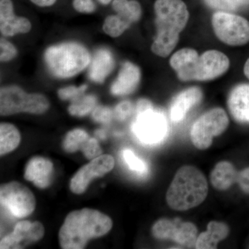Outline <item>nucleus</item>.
<instances>
[{
  "label": "nucleus",
  "instance_id": "f257e3e1",
  "mask_svg": "<svg viewBox=\"0 0 249 249\" xmlns=\"http://www.w3.org/2000/svg\"><path fill=\"white\" fill-rule=\"evenodd\" d=\"M112 226L111 218L97 210L85 208L72 211L59 231V243L63 249H84L91 239L110 231Z\"/></svg>",
  "mask_w": 249,
  "mask_h": 249
},
{
  "label": "nucleus",
  "instance_id": "f03ea898",
  "mask_svg": "<svg viewBox=\"0 0 249 249\" xmlns=\"http://www.w3.org/2000/svg\"><path fill=\"white\" fill-rule=\"evenodd\" d=\"M154 10L157 34L151 50L157 56L166 58L178 45L189 19V11L182 0H156Z\"/></svg>",
  "mask_w": 249,
  "mask_h": 249
},
{
  "label": "nucleus",
  "instance_id": "7ed1b4c3",
  "mask_svg": "<svg viewBox=\"0 0 249 249\" xmlns=\"http://www.w3.org/2000/svg\"><path fill=\"white\" fill-rule=\"evenodd\" d=\"M170 65L181 81H209L225 73L230 60L219 51H206L199 55L195 49L183 48L172 55Z\"/></svg>",
  "mask_w": 249,
  "mask_h": 249
},
{
  "label": "nucleus",
  "instance_id": "20e7f679",
  "mask_svg": "<svg viewBox=\"0 0 249 249\" xmlns=\"http://www.w3.org/2000/svg\"><path fill=\"white\" fill-rule=\"evenodd\" d=\"M207 180L196 167L184 165L178 170L166 193L172 209L184 211L204 202L208 196Z\"/></svg>",
  "mask_w": 249,
  "mask_h": 249
},
{
  "label": "nucleus",
  "instance_id": "39448f33",
  "mask_svg": "<svg viewBox=\"0 0 249 249\" xmlns=\"http://www.w3.org/2000/svg\"><path fill=\"white\" fill-rule=\"evenodd\" d=\"M91 57L89 49L83 44L66 41L47 47L43 60L52 76L58 79H68L88 69Z\"/></svg>",
  "mask_w": 249,
  "mask_h": 249
},
{
  "label": "nucleus",
  "instance_id": "423d86ee",
  "mask_svg": "<svg viewBox=\"0 0 249 249\" xmlns=\"http://www.w3.org/2000/svg\"><path fill=\"white\" fill-rule=\"evenodd\" d=\"M50 103L45 95L27 93L16 85H4L0 89V115L9 116L19 114L41 115L47 112Z\"/></svg>",
  "mask_w": 249,
  "mask_h": 249
},
{
  "label": "nucleus",
  "instance_id": "0eeeda50",
  "mask_svg": "<svg viewBox=\"0 0 249 249\" xmlns=\"http://www.w3.org/2000/svg\"><path fill=\"white\" fill-rule=\"evenodd\" d=\"M229 119L222 108H213L198 118L191 127L193 145L199 150H206L212 145L213 139L227 129Z\"/></svg>",
  "mask_w": 249,
  "mask_h": 249
},
{
  "label": "nucleus",
  "instance_id": "6e6552de",
  "mask_svg": "<svg viewBox=\"0 0 249 249\" xmlns=\"http://www.w3.org/2000/svg\"><path fill=\"white\" fill-rule=\"evenodd\" d=\"M212 25L217 38L232 47L249 42V21L242 16L218 11L213 15Z\"/></svg>",
  "mask_w": 249,
  "mask_h": 249
},
{
  "label": "nucleus",
  "instance_id": "1a4fd4ad",
  "mask_svg": "<svg viewBox=\"0 0 249 249\" xmlns=\"http://www.w3.org/2000/svg\"><path fill=\"white\" fill-rule=\"evenodd\" d=\"M132 132L145 145H155L164 140L168 132V124L163 112L154 107L136 113L132 125Z\"/></svg>",
  "mask_w": 249,
  "mask_h": 249
},
{
  "label": "nucleus",
  "instance_id": "9d476101",
  "mask_svg": "<svg viewBox=\"0 0 249 249\" xmlns=\"http://www.w3.org/2000/svg\"><path fill=\"white\" fill-rule=\"evenodd\" d=\"M1 208L16 218L30 215L36 209L34 193L27 186L18 181L4 183L0 187Z\"/></svg>",
  "mask_w": 249,
  "mask_h": 249
},
{
  "label": "nucleus",
  "instance_id": "9b49d317",
  "mask_svg": "<svg viewBox=\"0 0 249 249\" xmlns=\"http://www.w3.org/2000/svg\"><path fill=\"white\" fill-rule=\"evenodd\" d=\"M152 234L158 240H173L178 245L191 247L196 245L197 229L191 222L180 219H159L152 228Z\"/></svg>",
  "mask_w": 249,
  "mask_h": 249
},
{
  "label": "nucleus",
  "instance_id": "f8f14e48",
  "mask_svg": "<svg viewBox=\"0 0 249 249\" xmlns=\"http://www.w3.org/2000/svg\"><path fill=\"white\" fill-rule=\"evenodd\" d=\"M114 165V157L109 155H101L93 159L73 175L70 181V189L75 194H83L93 178L104 176L112 170Z\"/></svg>",
  "mask_w": 249,
  "mask_h": 249
},
{
  "label": "nucleus",
  "instance_id": "ddd939ff",
  "mask_svg": "<svg viewBox=\"0 0 249 249\" xmlns=\"http://www.w3.org/2000/svg\"><path fill=\"white\" fill-rule=\"evenodd\" d=\"M45 235V228L42 223L22 221L16 224L14 231L1 239V249H21L34 245Z\"/></svg>",
  "mask_w": 249,
  "mask_h": 249
},
{
  "label": "nucleus",
  "instance_id": "4468645a",
  "mask_svg": "<svg viewBox=\"0 0 249 249\" xmlns=\"http://www.w3.org/2000/svg\"><path fill=\"white\" fill-rule=\"evenodd\" d=\"M31 29V21L15 13L12 0H0V33L3 37L9 38L19 34H27Z\"/></svg>",
  "mask_w": 249,
  "mask_h": 249
},
{
  "label": "nucleus",
  "instance_id": "2eb2a0df",
  "mask_svg": "<svg viewBox=\"0 0 249 249\" xmlns=\"http://www.w3.org/2000/svg\"><path fill=\"white\" fill-rule=\"evenodd\" d=\"M142 78L140 69L131 62L123 63L116 79L110 87L113 96H124L133 93Z\"/></svg>",
  "mask_w": 249,
  "mask_h": 249
},
{
  "label": "nucleus",
  "instance_id": "dca6fc26",
  "mask_svg": "<svg viewBox=\"0 0 249 249\" xmlns=\"http://www.w3.org/2000/svg\"><path fill=\"white\" fill-rule=\"evenodd\" d=\"M203 92L196 87L188 88L178 93L173 100L170 109V117L173 122L183 120L188 111L201 102Z\"/></svg>",
  "mask_w": 249,
  "mask_h": 249
},
{
  "label": "nucleus",
  "instance_id": "f3484780",
  "mask_svg": "<svg viewBox=\"0 0 249 249\" xmlns=\"http://www.w3.org/2000/svg\"><path fill=\"white\" fill-rule=\"evenodd\" d=\"M115 65L114 55L107 48H99L91 57L88 76L93 83L101 84L111 74Z\"/></svg>",
  "mask_w": 249,
  "mask_h": 249
},
{
  "label": "nucleus",
  "instance_id": "a211bd4d",
  "mask_svg": "<svg viewBox=\"0 0 249 249\" xmlns=\"http://www.w3.org/2000/svg\"><path fill=\"white\" fill-rule=\"evenodd\" d=\"M53 165L44 157H36L28 162L24 170V178L32 181L39 188H47L52 182Z\"/></svg>",
  "mask_w": 249,
  "mask_h": 249
},
{
  "label": "nucleus",
  "instance_id": "6ab92c4d",
  "mask_svg": "<svg viewBox=\"0 0 249 249\" xmlns=\"http://www.w3.org/2000/svg\"><path fill=\"white\" fill-rule=\"evenodd\" d=\"M229 111L236 121L249 124V84L237 85L229 93Z\"/></svg>",
  "mask_w": 249,
  "mask_h": 249
},
{
  "label": "nucleus",
  "instance_id": "aec40b11",
  "mask_svg": "<svg viewBox=\"0 0 249 249\" xmlns=\"http://www.w3.org/2000/svg\"><path fill=\"white\" fill-rule=\"evenodd\" d=\"M229 228L225 223L212 221L208 224L207 231L203 232L196 239V249H217L218 243L227 238Z\"/></svg>",
  "mask_w": 249,
  "mask_h": 249
},
{
  "label": "nucleus",
  "instance_id": "412c9836",
  "mask_svg": "<svg viewBox=\"0 0 249 249\" xmlns=\"http://www.w3.org/2000/svg\"><path fill=\"white\" fill-rule=\"evenodd\" d=\"M238 173L230 162H219L211 173V183L218 191H227L237 183Z\"/></svg>",
  "mask_w": 249,
  "mask_h": 249
},
{
  "label": "nucleus",
  "instance_id": "4be33fe9",
  "mask_svg": "<svg viewBox=\"0 0 249 249\" xmlns=\"http://www.w3.org/2000/svg\"><path fill=\"white\" fill-rule=\"evenodd\" d=\"M111 7L116 14L131 26L142 18V5L137 0H113Z\"/></svg>",
  "mask_w": 249,
  "mask_h": 249
},
{
  "label": "nucleus",
  "instance_id": "5701e85b",
  "mask_svg": "<svg viewBox=\"0 0 249 249\" xmlns=\"http://www.w3.org/2000/svg\"><path fill=\"white\" fill-rule=\"evenodd\" d=\"M21 136L14 124L1 123L0 124V155H6L14 151L20 143Z\"/></svg>",
  "mask_w": 249,
  "mask_h": 249
},
{
  "label": "nucleus",
  "instance_id": "b1692460",
  "mask_svg": "<svg viewBox=\"0 0 249 249\" xmlns=\"http://www.w3.org/2000/svg\"><path fill=\"white\" fill-rule=\"evenodd\" d=\"M97 104V98L94 95H82L79 98L71 101L68 107L70 115L83 117L91 114Z\"/></svg>",
  "mask_w": 249,
  "mask_h": 249
},
{
  "label": "nucleus",
  "instance_id": "393cba45",
  "mask_svg": "<svg viewBox=\"0 0 249 249\" xmlns=\"http://www.w3.org/2000/svg\"><path fill=\"white\" fill-rule=\"evenodd\" d=\"M130 24L117 14L109 15L103 21V31L105 34L112 38L120 37L125 32Z\"/></svg>",
  "mask_w": 249,
  "mask_h": 249
},
{
  "label": "nucleus",
  "instance_id": "a878e982",
  "mask_svg": "<svg viewBox=\"0 0 249 249\" xmlns=\"http://www.w3.org/2000/svg\"><path fill=\"white\" fill-rule=\"evenodd\" d=\"M90 138L84 129L77 128L70 131L63 141V148L65 151L73 153L81 150L85 142Z\"/></svg>",
  "mask_w": 249,
  "mask_h": 249
},
{
  "label": "nucleus",
  "instance_id": "bb28decb",
  "mask_svg": "<svg viewBox=\"0 0 249 249\" xmlns=\"http://www.w3.org/2000/svg\"><path fill=\"white\" fill-rule=\"evenodd\" d=\"M204 1L211 9L224 12L231 13L249 6V0H204Z\"/></svg>",
  "mask_w": 249,
  "mask_h": 249
},
{
  "label": "nucleus",
  "instance_id": "cd10ccee",
  "mask_svg": "<svg viewBox=\"0 0 249 249\" xmlns=\"http://www.w3.org/2000/svg\"><path fill=\"white\" fill-rule=\"evenodd\" d=\"M123 157L126 164L128 165L129 169L139 175H145L147 173V165L145 162L137 156L134 155L133 152L129 149H125L123 152Z\"/></svg>",
  "mask_w": 249,
  "mask_h": 249
},
{
  "label": "nucleus",
  "instance_id": "c85d7f7f",
  "mask_svg": "<svg viewBox=\"0 0 249 249\" xmlns=\"http://www.w3.org/2000/svg\"><path fill=\"white\" fill-rule=\"evenodd\" d=\"M88 85L83 84L80 86L70 85V86L63 87L58 90V96L62 101H73L84 94L88 89Z\"/></svg>",
  "mask_w": 249,
  "mask_h": 249
},
{
  "label": "nucleus",
  "instance_id": "c756f323",
  "mask_svg": "<svg viewBox=\"0 0 249 249\" xmlns=\"http://www.w3.org/2000/svg\"><path fill=\"white\" fill-rule=\"evenodd\" d=\"M18 55L17 47L7 37L0 39V61L6 63L14 60Z\"/></svg>",
  "mask_w": 249,
  "mask_h": 249
},
{
  "label": "nucleus",
  "instance_id": "7c9ffc66",
  "mask_svg": "<svg viewBox=\"0 0 249 249\" xmlns=\"http://www.w3.org/2000/svg\"><path fill=\"white\" fill-rule=\"evenodd\" d=\"M83 155L88 160H93L101 155H103V150L100 146L97 139L89 138L85 142L84 145L82 147L81 150Z\"/></svg>",
  "mask_w": 249,
  "mask_h": 249
},
{
  "label": "nucleus",
  "instance_id": "2f4dec72",
  "mask_svg": "<svg viewBox=\"0 0 249 249\" xmlns=\"http://www.w3.org/2000/svg\"><path fill=\"white\" fill-rule=\"evenodd\" d=\"M114 116V112L107 106H98L91 112V117L96 122L102 124H109Z\"/></svg>",
  "mask_w": 249,
  "mask_h": 249
},
{
  "label": "nucleus",
  "instance_id": "473e14b6",
  "mask_svg": "<svg viewBox=\"0 0 249 249\" xmlns=\"http://www.w3.org/2000/svg\"><path fill=\"white\" fill-rule=\"evenodd\" d=\"M133 111V106L129 101H123L116 105L114 110V118L119 121H124L131 116Z\"/></svg>",
  "mask_w": 249,
  "mask_h": 249
},
{
  "label": "nucleus",
  "instance_id": "72a5a7b5",
  "mask_svg": "<svg viewBox=\"0 0 249 249\" xmlns=\"http://www.w3.org/2000/svg\"><path fill=\"white\" fill-rule=\"evenodd\" d=\"M72 5L73 9L81 14H92L97 9L94 0H73Z\"/></svg>",
  "mask_w": 249,
  "mask_h": 249
},
{
  "label": "nucleus",
  "instance_id": "f704fd0d",
  "mask_svg": "<svg viewBox=\"0 0 249 249\" xmlns=\"http://www.w3.org/2000/svg\"><path fill=\"white\" fill-rule=\"evenodd\" d=\"M237 183L244 193L249 194V168L239 172Z\"/></svg>",
  "mask_w": 249,
  "mask_h": 249
},
{
  "label": "nucleus",
  "instance_id": "c9c22d12",
  "mask_svg": "<svg viewBox=\"0 0 249 249\" xmlns=\"http://www.w3.org/2000/svg\"><path fill=\"white\" fill-rule=\"evenodd\" d=\"M58 0H30L31 2L38 6V7L46 8L53 6Z\"/></svg>",
  "mask_w": 249,
  "mask_h": 249
},
{
  "label": "nucleus",
  "instance_id": "e433bc0d",
  "mask_svg": "<svg viewBox=\"0 0 249 249\" xmlns=\"http://www.w3.org/2000/svg\"><path fill=\"white\" fill-rule=\"evenodd\" d=\"M244 73H245V76L249 80V57L247 59L244 66Z\"/></svg>",
  "mask_w": 249,
  "mask_h": 249
},
{
  "label": "nucleus",
  "instance_id": "4c0bfd02",
  "mask_svg": "<svg viewBox=\"0 0 249 249\" xmlns=\"http://www.w3.org/2000/svg\"><path fill=\"white\" fill-rule=\"evenodd\" d=\"M100 4L107 6V5L110 4L112 2L113 0H96Z\"/></svg>",
  "mask_w": 249,
  "mask_h": 249
},
{
  "label": "nucleus",
  "instance_id": "58836bf2",
  "mask_svg": "<svg viewBox=\"0 0 249 249\" xmlns=\"http://www.w3.org/2000/svg\"><path fill=\"white\" fill-rule=\"evenodd\" d=\"M96 134L101 139H105V137H106V134H105L104 131L103 130L97 131V132H96Z\"/></svg>",
  "mask_w": 249,
  "mask_h": 249
}]
</instances>
